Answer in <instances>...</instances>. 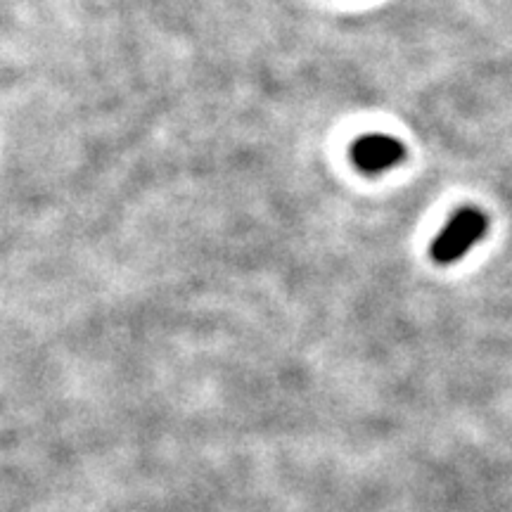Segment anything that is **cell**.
Masks as SVG:
<instances>
[{
	"instance_id": "7a4b0ae2",
	"label": "cell",
	"mask_w": 512,
	"mask_h": 512,
	"mask_svg": "<svg viewBox=\"0 0 512 512\" xmlns=\"http://www.w3.org/2000/svg\"><path fill=\"white\" fill-rule=\"evenodd\" d=\"M403 157H406V147L401 140L382 136V133H370L351 145V159L366 174H382V171L401 164Z\"/></svg>"
},
{
	"instance_id": "6da1fadb",
	"label": "cell",
	"mask_w": 512,
	"mask_h": 512,
	"mask_svg": "<svg viewBox=\"0 0 512 512\" xmlns=\"http://www.w3.org/2000/svg\"><path fill=\"white\" fill-rule=\"evenodd\" d=\"M486 230H489V219L484 216V211H479L477 207L456 211L439 233V238L432 242V259L439 266L456 264L472 247L484 240Z\"/></svg>"
}]
</instances>
